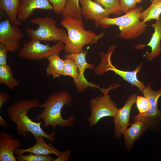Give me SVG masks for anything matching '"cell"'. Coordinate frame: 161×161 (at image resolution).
I'll list each match as a JSON object with an SVG mask.
<instances>
[{
    "label": "cell",
    "instance_id": "17",
    "mask_svg": "<svg viewBox=\"0 0 161 161\" xmlns=\"http://www.w3.org/2000/svg\"><path fill=\"white\" fill-rule=\"evenodd\" d=\"M35 137L36 143L34 145L27 149L16 148L14 154L17 155L26 152L43 155L53 154L58 156L60 155L61 151L54 147L52 143H46L44 137L38 136Z\"/></svg>",
    "mask_w": 161,
    "mask_h": 161
},
{
    "label": "cell",
    "instance_id": "25",
    "mask_svg": "<svg viewBox=\"0 0 161 161\" xmlns=\"http://www.w3.org/2000/svg\"><path fill=\"white\" fill-rule=\"evenodd\" d=\"M65 59L63 75L70 76L75 80L79 76L78 68L73 60L69 58Z\"/></svg>",
    "mask_w": 161,
    "mask_h": 161
},
{
    "label": "cell",
    "instance_id": "16",
    "mask_svg": "<svg viewBox=\"0 0 161 161\" xmlns=\"http://www.w3.org/2000/svg\"><path fill=\"white\" fill-rule=\"evenodd\" d=\"M151 26L154 29V32L149 42L147 44H139L135 47L136 49H143L146 46L151 47V51L150 53L147 52L144 56L149 61H151L157 58L161 52V15L158 20H155L154 23Z\"/></svg>",
    "mask_w": 161,
    "mask_h": 161
},
{
    "label": "cell",
    "instance_id": "35",
    "mask_svg": "<svg viewBox=\"0 0 161 161\" xmlns=\"http://www.w3.org/2000/svg\"><path fill=\"white\" fill-rule=\"evenodd\" d=\"M150 0L151 1V2L152 1H153V0Z\"/></svg>",
    "mask_w": 161,
    "mask_h": 161
},
{
    "label": "cell",
    "instance_id": "23",
    "mask_svg": "<svg viewBox=\"0 0 161 161\" xmlns=\"http://www.w3.org/2000/svg\"><path fill=\"white\" fill-rule=\"evenodd\" d=\"M79 0H67L64 10L61 15L63 18L69 16L75 18H82L81 7L79 6Z\"/></svg>",
    "mask_w": 161,
    "mask_h": 161
},
{
    "label": "cell",
    "instance_id": "24",
    "mask_svg": "<svg viewBox=\"0 0 161 161\" xmlns=\"http://www.w3.org/2000/svg\"><path fill=\"white\" fill-rule=\"evenodd\" d=\"M106 9L110 14L120 16L124 13L119 0H94Z\"/></svg>",
    "mask_w": 161,
    "mask_h": 161
},
{
    "label": "cell",
    "instance_id": "8",
    "mask_svg": "<svg viewBox=\"0 0 161 161\" xmlns=\"http://www.w3.org/2000/svg\"><path fill=\"white\" fill-rule=\"evenodd\" d=\"M64 45L61 41L50 46L49 44H44L39 41L31 39L20 49L17 56L27 60H41L53 55L59 54L63 50Z\"/></svg>",
    "mask_w": 161,
    "mask_h": 161
},
{
    "label": "cell",
    "instance_id": "30",
    "mask_svg": "<svg viewBox=\"0 0 161 161\" xmlns=\"http://www.w3.org/2000/svg\"><path fill=\"white\" fill-rule=\"evenodd\" d=\"M9 52L6 47L0 43V65H7V52Z\"/></svg>",
    "mask_w": 161,
    "mask_h": 161
},
{
    "label": "cell",
    "instance_id": "7",
    "mask_svg": "<svg viewBox=\"0 0 161 161\" xmlns=\"http://www.w3.org/2000/svg\"><path fill=\"white\" fill-rule=\"evenodd\" d=\"M113 83L107 89H101L103 93L93 98L90 101V107L91 114L88 119L89 126L92 127L97 125L102 118L106 117H114L118 109L116 103L112 99L111 96L108 95L111 89L119 86L120 85Z\"/></svg>",
    "mask_w": 161,
    "mask_h": 161
},
{
    "label": "cell",
    "instance_id": "1",
    "mask_svg": "<svg viewBox=\"0 0 161 161\" xmlns=\"http://www.w3.org/2000/svg\"><path fill=\"white\" fill-rule=\"evenodd\" d=\"M40 100L37 99L31 100L19 99L8 107L7 114L10 120L15 123L18 135L23 136L26 138V132H30L35 137L42 136L51 142H55V132L50 134H46L41 127L43 121L38 122L32 121L28 116L27 113L30 109L39 107L40 104Z\"/></svg>",
    "mask_w": 161,
    "mask_h": 161
},
{
    "label": "cell",
    "instance_id": "28",
    "mask_svg": "<svg viewBox=\"0 0 161 161\" xmlns=\"http://www.w3.org/2000/svg\"><path fill=\"white\" fill-rule=\"evenodd\" d=\"M53 6V10L56 14H61L65 7L67 0H48Z\"/></svg>",
    "mask_w": 161,
    "mask_h": 161
},
{
    "label": "cell",
    "instance_id": "21",
    "mask_svg": "<svg viewBox=\"0 0 161 161\" xmlns=\"http://www.w3.org/2000/svg\"><path fill=\"white\" fill-rule=\"evenodd\" d=\"M161 15V0H153L150 5L143 11L140 19L144 23L151 20H158Z\"/></svg>",
    "mask_w": 161,
    "mask_h": 161
},
{
    "label": "cell",
    "instance_id": "5",
    "mask_svg": "<svg viewBox=\"0 0 161 161\" xmlns=\"http://www.w3.org/2000/svg\"><path fill=\"white\" fill-rule=\"evenodd\" d=\"M30 22L39 26L35 30L31 28H27L24 30L31 39L40 41H61L64 43L67 39V32L64 30L58 28L55 20L52 17H37L30 20Z\"/></svg>",
    "mask_w": 161,
    "mask_h": 161
},
{
    "label": "cell",
    "instance_id": "14",
    "mask_svg": "<svg viewBox=\"0 0 161 161\" xmlns=\"http://www.w3.org/2000/svg\"><path fill=\"white\" fill-rule=\"evenodd\" d=\"M53 8L48 0H20L17 18L22 23L31 17L36 9L50 10H52Z\"/></svg>",
    "mask_w": 161,
    "mask_h": 161
},
{
    "label": "cell",
    "instance_id": "20",
    "mask_svg": "<svg viewBox=\"0 0 161 161\" xmlns=\"http://www.w3.org/2000/svg\"><path fill=\"white\" fill-rule=\"evenodd\" d=\"M47 58L49 63L46 69V75L52 76L54 79L63 75L64 60L61 59L58 54L50 55Z\"/></svg>",
    "mask_w": 161,
    "mask_h": 161
},
{
    "label": "cell",
    "instance_id": "22",
    "mask_svg": "<svg viewBox=\"0 0 161 161\" xmlns=\"http://www.w3.org/2000/svg\"><path fill=\"white\" fill-rule=\"evenodd\" d=\"M0 83L5 84L10 89L20 84L13 76L11 67L7 64L0 65Z\"/></svg>",
    "mask_w": 161,
    "mask_h": 161
},
{
    "label": "cell",
    "instance_id": "27",
    "mask_svg": "<svg viewBox=\"0 0 161 161\" xmlns=\"http://www.w3.org/2000/svg\"><path fill=\"white\" fill-rule=\"evenodd\" d=\"M136 103L139 113L140 114L146 113L151 107V104L149 100L145 96H137Z\"/></svg>",
    "mask_w": 161,
    "mask_h": 161
},
{
    "label": "cell",
    "instance_id": "18",
    "mask_svg": "<svg viewBox=\"0 0 161 161\" xmlns=\"http://www.w3.org/2000/svg\"><path fill=\"white\" fill-rule=\"evenodd\" d=\"M134 122L130 124L131 126L127 128L123 133L126 148L128 151L131 150L136 140L148 128V126L141 121Z\"/></svg>",
    "mask_w": 161,
    "mask_h": 161
},
{
    "label": "cell",
    "instance_id": "34",
    "mask_svg": "<svg viewBox=\"0 0 161 161\" xmlns=\"http://www.w3.org/2000/svg\"><path fill=\"white\" fill-rule=\"evenodd\" d=\"M137 3H140L142 0H135Z\"/></svg>",
    "mask_w": 161,
    "mask_h": 161
},
{
    "label": "cell",
    "instance_id": "31",
    "mask_svg": "<svg viewBox=\"0 0 161 161\" xmlns=\"http://www.w3.org/2000/svg\"><path fill=\"white\" fill-rule=\"evenodd\" d=\"M71 151L66 150L61 151L60 155L54 159L53 161H68L71 154Z\"/></svg>",
    "mask_w": 161,
    "mask_h": 161
},
{
    "label": "cell",
    "instance_id": "19",
    "mask_svg": "<svg viewBox=\"0 0 161 161\" xmlns=\"http://www.w3.org/2000/svg\"><path fill=\"white\" fill-rule=\"evenodd\" d=\"M20 0H0V9L7 14L13 25L20 26L22 23L17 17L18 8Z\"/></svg>",
    "mask_w": 161,
    "mask_h": 161
},
{
    "label": "cell",
    "instance_id": "12",
    "mask_svg": "<svg viewBox=\"0 0 161 161\" xmlns=\"http://www.w3.org/2000/svg\"><path fill=\"white\" fill-rule=\"evenodd\" d=\"M137 96V94L135 93L130 95L124 106L122 108L118 109L116 112L113 119L115 137H120L130 125L129 121L130 112L132 105L136 103Z\"/></svg>",
    "mask_w": 161,
    "mask_h": 161
},
{
    "label": "cell",
    "instance_id": "33",
    "mask_svg": "<svg viewBox=\"0 0 161 161\" xmlns=\"http://www.w3.org/2000/svg\"><path fill=\"white\" fill-rule=\"evenodd\" d=\"M8 125L7 122L2 118L0 114V126L3 127L5 129H7Z\"/></svg>",
    "mask_w": 161,
    "mask_h": 161
},
{
    "label": "cell",
    "instance_id": "32",
    "mask_svg": "<svg viewBox=\"0 0 161 161\" xmlns=\"http://www.w3.org/2000/svg\"><path fill=\"white\" fill-rule=\"evenodd\" d=\"M10 97L6 93L2 92L0 93V110H1L3 105L8 101Z\"/></svg>",
    "mask_w": 161,
    "mask_h": 161
},
{
    "label": "cell",
    "instance_id": "2",
    "mask_svg": "<svg viewBox=\"0 0 161 161\" xmlns=\"http://www.w3.org/2000/svg\"><path fill=\"white\" fill-rule=\"evenodd\" d=\"M72 97L71 95L66 90L54 93L46 98L44 102L39 105V107L44 109L42 112L37 115L36 119L38 120L42 119L44 123L43 127L52 126L53 132L57 126L62 127L71 128L75 125L76 118L73 115H71L66 119L63 118L61 115V111L65 106H69L71 104Z\"/></svg>",
    "mask_w": 161,
    "mask_h": 161
},
{
    "label": "cell",
    "instance_id": "9",
    "mask_svg": "<svg viewBox=\"0 0 161 161\" xmlns=\"http://www.w3.org/2000/svg\"><path fill=\"white\" fill-rule=\"evenodd\" d=\"M141 92L149 100L151 107L146 113H139L135 116L133 120L134 122L141 121L146 124L148 128L154 129L158 127L161 123V110L158 109L157 106L158 100L161 96V85L158 90L154 91L152 89L151 84L148 83Z\"/></svg>",
    "mask_w": 161,
    "mask_h": 161
},
{
    "label": "cell",
    "instance_id": "15",
    "mask_svg": "<svg viewBox=\"0 0 161 161\" xmlns=\"http://www.w3.org/2000/svg\"><path fill=\"white\" fill-rule=\"evenodd\" d=\"M21 141L12 135L2 131L0 133V161H17L14 156L16 148L21 146Z\"/></svg>",
    "mask_w": 161,
    "mask_h": 161
},
{
    "label": "cell",
    "instance_id": "13",
    "mask_svg": "<svg viewBox=\"0 0 161 161\" xmlns=\"http://www.w3.org/2000/svg\"><path fill=\"white\" fill-rule=\"evenodd\" d=\"M79 2L81 5L83 16L86 20L94 21L97 28L102 20L110 14L106 9L92 0H79Z\"/></svg>",
    "mask_w": 161,
    "mask_h": 161
},
{
    "label": "cell",
    "instance_id": "29",
    "mask_svg": "<svg viewBox=\"0 0 161 161\" xmlns=\"http://www.w3.org/2000/svg\"><path fill=\"white\" fill-rule=\"evenodd\" d=\"M121 7L124 13H126L137 7L135 0H119Z\"/></svg>",
    "mask_w": 161,
    "mask_h": 161
},
{
    "label": "cell",
    "instance_id": "10",
    "mask_svg": "<svg viewBox=\"0 0 161 161\" xmlns=\"http://www.w3.org/2000/svg\"><path fill=\"white\" fill-rule=\"evenodd\" d=\"M24 32L18 26L13 25L8 18L0 22V43L6 47L8 51L13 52L19 49V40L23 38Z\"/></svg>",
    "mask_w": 161,
    "mask_h": 161
},
{
    "label": "cell",
    "instance_id": "26",
    "mask_svg": "<svg viewBox=\"0 0 161 161\" xmlns=\"http://www.w3.org/2000/svg\"><path fill=\"white\" fill-rule=\"evenodd\" d=\"M15 156L17 160L20 161H52L55 159L48 155H43L31 154H23Z\"/></svg>",
    "mask_w": 161,
    "mask_h": 161
},
{
    "label": "cell",
    "instance_id": "6",
    "mask_svg": "<svg viewBox=\"0 0 161 161\" xmlns=\"http://www.w3.org/2000/svg\"><path fill=\"white\" fill-rule=\"evenodd\" d=\"M115 48L116 46L112 45L109 47L107 53L103 52L99 53L101 61L99 65L95 67V73L97 76H100L108 71H113L125 80L136 86L141 92L146 86L143 83L138 79L137 74L141 69L143 62L142 61L136 69L132 71H123L117 69L112 64L111 60L112 55Z\"/></svg>",
    "mask_w": 161,
    "mask_h": 161
},
{
    "label": "cell",
    "instance_id": "3",
    "mask_svg": "<svg viewBox=\"0 0 161 161\" xmlns=\"http://www.w3.org/2000/svg\"><path fill=\"white\" fill-rule=\"evenodd\" d=\"M61 23L67 30L68 36L63 49L66 54L81 52L84 46L97 43L104 35L103 32L97 35L93 31L86 30L82 18L66 16L62 18Z\"/></svg>",
    "mask_w": 161,
    "mask_h": 161
},
{
    "label": "cell",
    "instance_id": "4",
    "mask_svg": "<svg viewBox=\"0 0 161 161\" xmlns=\"http://www.w3.org/2000/svg\"><path fill=\"white\" fill-rule=\"evenodd\" d=\"M142 7H137L123 15L114 18L109 17L103 19L100 26L103 29L112 25L119 27L120 32L119 37L125 39H134L143 34L145 31L147 24L140 19L143 11Z\"/></svg>",
    "mask_w": 161,
    "mask_h": 161
},
{
    "label": "cell",
    "instance_id": "11",
    "mask_svg": "<svg viewBox=\"0 0 161 161\" xmlns=\"http://www.w3.org/2000/svg\"><path fill=\"white\" fill-rule=\"evenodd\" d=\"M88 49L79 53H72L64 55V58H69L73 60L77 65L79 71L78 78L74 80L78 91L81 93L87 89L88 87L100 88L95 84L89 82L86 79L84 73L85 70L89 69L94 70L95 64L88 63L86 61V56L88 52Z\"/></svg>",
    "mask_w": 161,
    "mask_h": 161
}]
</instances>
